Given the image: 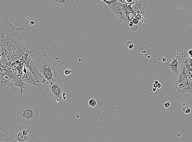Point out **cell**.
<instances>
[{"label": "cell", "instance_id": "e575fe53", "mask_svg": "<svg viewBox=\"0 0 192 142\" xmlns=\"http://www.w3.org/2000/svg\"><path fill=\"white\" fill-rule=\"evenodd\" d=\"M159 83V81H157V80H155V81H154V83H155V84H158V83Z\"/></svg>", "mask_w": 192, "mask_h": 142}, {"label": "cell", "instance_id": "d6986e66", "mask_svg": "<svg viewBox=\"0 0 192 142\" xmlns=\"http://www.w3.org/2000/svg\"><path fill=\"white\" fill-rule=\"evenodd\" d=\"M136 14L133 11H129L128 13V17L129 20L131 22L134 19L136 18Z\"/></svg>", "mask_w": 192, "mask_h": 142}, {"label": "cell", "instance_id": "484cf974", "mask_svg": "<svg viewBox=\"0 0 192 142\" xmlns=\"http://www.w3.org/2000/svg\"><path fill=\"white\" fill-rule=\"evenodd\" d=\"M164 105L165 108H168L170 106L171 103H170L169 102H165Z\"/></svg>", "mask_w": 192, "mask_h": 142}, {"label": "cell", "instance_id": "f1b7e54d", "mask_svg": "<svg viewBox=\"0 0 192 142\" xmlns=\"http://www.w3.org/2000/svg\"><path fill=\"white\" fill-rule=\"evenodd\" d=\"M188 53L190 57L192 58V49L189 50L188 51Z\"/></svg>", "mask_w": 192, "mask_h": 142}, {"label": "cell", "instance_id": "30bf717a", "mask_svg": "<svg viewBox=\"0 0 192 142\" xmlns=\"http://www.w3.org/2000/svg\"><path fill=\"white\" fill-rule=\"evenodd\" d=\"M131 4L133 12L135 14L139 11L146 12L148 11L146 0H134V2L131 3Z\"/></svg>", "mask_w": 192, "mask_h": 142}, {"label": "cell", "instance_id": "836d02e7", "mask_svg": "<svg viewBox=\"0 0 192 142\" xmlns=\"http://www.w3.org/2000/svg\"><path fill=\"white\" fill-rule=\"evenodd\" d=\"M153 86L154 87H155V88H157V84H155V83H154V84H153Z\"/></svg>", "mask_w": 192, "mask_h": 142}, {"label": "cell", "instance_id": "ffe728a7", "mask_svg": "<svg viewBox=\"0 0 192 142\" xmlns=\"http://www.w3.org/2000/svg\"><path fill=\"white\" fill-rule=\"evenodd\" d=\"M66 1L68 3L70 8H71V7L72 6L74 8H75V6L76 5V4L74 0H66Z\"/></svg>", "mask_w": 192, "mask_h": 142}, {"label": "cell", "instance_id": "83f0119b", "mask_svg": "<svg viewBox=\"0 0 192 142\" xmlns=\"http://www.w3.org/2000/svg\"><path fill=\"white\" fill-rule=\"evenodd\" d=\"M127 46L128 47L129 49L130 50H132V49L134 48V45L133 44V43H132V44L129 45L128 46Z\"/></svg>", "mask_w": 192, "mask_h": 142}, {"label": "cell", "instance_id": "5b68a950", "mask_svg": "<svg viewBox=\"0 0 192 142\" xmlns=\"http://www.w3.org/2000/svg\"><path fill=\"white\" fill-rule=\"evenodd\" d=\"M11 142H33L36 141V134L34 130L26 126L17 125L14 127L9 133Z\"/></svg>", "mask_w": 192, "mask_h": 142}, {"label": "cell", "instance_id": "52a82bcc", "mask_svg": "<svg viewBox=\"0 0 192 142\" xmlns=\"http://www.w3.org/2000/svg\"><path fill=\"white\" fill-rule=\"evenodd\" d=\"M25 30L24 27L17 28L13 26L8 19L4 20L0 25L1 42L7 41L9 36Z\"/></svg>", "mask_w": 192, "mask_h": 142}, {"label": "cell", "instance_id": "44dd1931", "mask_svg": "<svg viewBox=\"0 0 192 142\" xmlns=\"http://www.w3.org/2000/svg\"><path fill=\"white\" fill-rule=\"evenodd\" d=\"M88 103L91 107H94L96 105L97 102L95 99H92L89 101Z\"/></svg>", "mask_w": 192, "mask_h": 142}, {"label": "cell", "instance_id": "8992f818", "mask_svg": "<svg viewBox=\"0 0 192 142\" xmlns=\"http://www.w3.org/2000/svg\"><path fill=\"white\" fill-rule=\"evenodd\" d=\"M29 68L36 81V86L38 88L39 93L42 94V98L45 99L48 97L51 84L40 73L34 61L32 60L31 61Z\"/></svg>", "mask_w": 192, "mask_h": 142}, {"label": "cell", "instance_id": "ac0fdd59", "mask_svg": "<svg viewBox=\"0 0 192 142\" xmlns=\"http://www.w3.org/2000/svg\"><path fill=\"white\" fill-rule=\"evenodd\" d=\"M181 67H182L183 72H184L185 75L187 76V77L191 74V71H190L189 65L188 64H186V63L181 64Z\"/></svg>", "mask_w": 192, "mask_h": 142}, {"label": "cell", "instance_id": "d4e9b609", "mask_svg": "<svg viewBox=\"0 0 192 142\" xmlns=\"http://www.w3.org/2000/svg\"><path fill=\"white\" fill-rule=\"evenodd\" d=\"M4 137V135H3L1 132H0V142L5 141V139H3Z\"/></svg>", "mask_w": 192, "mask_h": 142}, {"label": "cell", "instance_id": "5bb4252c", "mask_svg": "<svg viewBox=\"0 0 192 142\" xmlns=\"http://www.w3.org/2000/svg\"><path fill=\"white\" fill-rule=\"evenodd\" d=\"M177 59L181 64L186 63L189 65L192 64V58L189 56L188 52H182L179 54Z\"/></svg>", "mask_w": 192, "mask_h": 142}, {"label": "cell", "instance_id": "d6a6232c", "mask_svg": "<svg viewBox=\"0 0 192 142\" xmlns=\"http://www.w3.org/2000/svg\"><path fill=\"white\" fill-rule=\"evenodd\" d=\"M156 90H157L156 88H155V87H153V88L152 89V91H153V92H156Z\"/></svg>", "mask_w": 192, "mask_h": 142}, {"label": "cell", "instance_id": "4fadbf2b", "mask_svg": "<svg viewBox=\"0 0 192 142\" xmlns=\"http://www.w3.org/2000/svg\"><path fill=\"white\" fill-rule=\"evenodd\" d=\"M180 63L177 58H173L171 63L166 64V66L169 69L171 70L176 75H179L180 73V71H179V67Z\"/></svg>", "mask_w": 192, "mask_h": 142}, {"label": "cell", "instance_id": "6da1fadb", "mask_svg": "<svg viewBox=\"0 0 192 142\" xmlns=\"http://www.w3.org/2000/svg\"><path fill=\"white\" fill-rule=\"evenodd\" d=\"M20 35L22 39L26 41L27 51L29 55L39 50H46L49 52H52L57 47L48 31L42 28L31 30L25 29V30L20 32Z\"/></svg>", "mask_w": 192, "mask_h": 142}, {"label": "cell", "instance_id": "277c9868", "mask_svg": "<svg viewBox=\"0 0 192 142\" xmlns=\"http://www.w3.org/2000/svg\"><path fill=\"white\" fill-rule=\"evenodd\" d=\"M22 40L20 33L11 35L7 39L9 52L8 59L11 64L14 62V58L17 57L18 59H21L27 53V48L22 44Z\"/></svg>", "mask_w": 192, "mask_h": 142}, {"label": "cell", "instance_id": "1f68e13d", "mask_svg": "<svg viewBox=\"0 0 192 142\" xmlns=\"http://www.w3.org/2000/svg\"><path fill=\"white\" fill-rule=\"evenodd\" d=\"M66 94L65 93V92H64V93L63 94V95H62V98H63V99H64V100H65L66 99Z\"/></svg>", "mask_w": 192, "mask_h": 142}, {"label": "cell", "instance_id": "3957f363", "mask_svg": "<svg viewBox=\"0 0 192 142\" xmlns=\"http://www.w3.org/2000/svg\"><path fill=\"white\" fill-rule=\"evenodd\" d=\"M39 115L38 106L32 103L20 105L16 113L17 121L28 125L36 123L39 120Z\"/></svg>", "mask_w": 192, "mask_h": 142}, {"label": "cell", "instance_id": "f546056e", "mask_svg": "<svg viewBox=\"0 0 192 142\" xmlns=\"http://www.w3.org/2000/svg\"><path fill=\"white\" fill-rule=\"evenodd\" d=\"M125 1L128 3H131L134 2V0H125Z\"/></svg>", "mask_w": 192, "mask_h": 142}, {"label": "cell", "instance_id": "2e32d148", "mask_svg": "<svg viewBox=\"0 0 192 142\" xmlns=\"http://www.w3.org/2000/svg\"><path fill=\"white\" fill-rule=\"evenodd\" d=\"M52 5L57 6L60 7H64L67 9L69 6L66 0H51Z\"/></svg>", "mask_w": 192, "mask_h": 142}, {"label": "cell", "instance_id": "7402d4cb", "mask_svg": "<svg viewBox=\"0 0 192 142\" xmlns=\"http://www.w3.org/2000/svg\"><path fill=\"white\" fill-rule=\"evenodd\" d=\"M183 111L184 113L186 114H189L191 112V109L189 106H185L183 107Z\"/></svg>", "mask_w": 192, "mask_h": 142}, {"label": "cell", "instance_id": "9a60e30c", "mask_svg": "<svg viewBox=\"0 0 192 142\" xmlns=\"http://www.w3.org/2000/svg\"><path fill=\"white\" fill-rule=\"evenodd\" d=\"M27 84V83L24 82L21 76H16V79H15V83H14V88L16 86L19 87L21 90V94L24 93V89H25L26 86Z\"/></svg>", "mask_w": 192, "mask_h": 142}, {"label": "cell", "instance_id": "603a6c76", "mask_svg": "<svg viewBox=\"0 0 192 142\" xmlns=\"http://www.w3.org/2000/svg\"><path fill=\"white\" fill-rule=\"evenodd\" d=\"M72 73V71L71 70L65 69L64 71V73L65 75H71V73Z\"/></svg>", "mask_w": 192, "mask_h": 142}, {"label": "cell", "instance_id": "7c38bea8", "mask_svg": "<svg viewBox=\"0 0 192 142\" xmlns=\"http://www.w3.org/2000/svg\"><path fill=\"white\" fill-rule=\"evenodd\" d=\"M174 86L179 93L186 94L190 92L188 84L184 83L179 77H178L177 80L175 81Z\"/></svg>", "mask_w": 192, "mask_h": 142}, {"label": "cell", "instance_id": "9c48e42d", "mask_svg": "<svg viewBox=\"0 0 192 142\" xmlns=\"http://www.w3.org/2000/svg\"><path fill=\"white\" fill-rule=\"evenodd\" d=\"M15 80L7 75H1V94H7L12 88H14Z\"/></svg>", "mask_w": 192, "mask_h": 142}, {"label": "cell", "instance_id": "e0dca14e", "mask_svg": "<svg viewBox=\"0 0 192 142\" xmlns=\"http://www.w3.org/2000/svg\"><path fill=\"white\" fill-rule=\"evenodd\" d=\"M186 17L188 22V24L191 26V27L192 28V5L191 8L186 14Z\"/></svg>", "mask_w": 192, "mask_h": 142}, {"label": "cell", "instance_id": "ba28073f", "mask_svg": "<svg viewBox=\"0 0 192 142\" xmlns=\"http://www.w3.org/2000/svg\"><path fill=\"white\" fill-rule=\"evenodd\" d=\"M66 81H67V80L63 78L61 80L52 84L49 92L48 94V97L53 99L55 102L61 104L62 95L66 89L64 85V82Z\"/></svg>", "mask_w": 192, "mask_h": 142}, {"label": "cell", "instance_id": "4dcf8cb0", "mask_svg": "<svg viewBox=\"0 0 192 142\" xmlns=\"http://www.w3.org/2000/svg\"><path fill=\"white\" fill-rule=\"evenodd\" d=\"M157 88H158V89H160V88L162 87V84H161V83H160V82H159V83H158V84H157Z\"/></svg>", "mask_w": 192, "mask_h": 142}, {"label": "cell", "instance_id": "8fae6325", "mask_svg": "<svg viewBox=\"0 0 192 142\" xmlns=\"http://www.w3.org/2000/svg\"><path fill=\"white\" fill-rule=\"evenodd\" d=\"M21 77L23 81L27 84H31L34 86H36V81L34 78L30 71L29 67L24 66Z\"/></svg>", "mask_w": 192, "mask_h": 142}, {"label": "cell", "instance_id": "7a4b0ae2", "mask_svg": "<svg viewBox=\"0 0 192 142\" xmlns=\"http://www.w3.org/2000/svg\"><path fill=\"white\" fill-rule=\"evenodd\" d=\"M34 61L40 73L51 84L64 78L54 68L51 61L46 55H38L34 59Z\"/></svg>", "mask_w": 192, "mask_h": 142}, {"label": "cell", "instance_id": "4316f807", "mask_svg": "<svg viewBox=\"0 0 192 142\" xmlns=\"http://www.w3.org/2000/svg\"><path fill=\"white\" fill-rule=\"evenodd\" d=\"M132 21L134 24H137L139 22V20L138 19H137V18H135Z\"/></svg>", "mask_w": 192, "mask_h": 142}, {"label": "cell", "instance_id": "cb8c5ba5", "mask_svg": "<svg viewBox=\"0 0 192 142\" xmlns=\"http://www.w3.org/2000/svg\"><path fill=\"white\" fill-rule=\"evenodd\" d=\"M138 28V26L137 24H134L132 26L130 27L131 30L133 31H135L137 30Z\"/></svg>", "mask_w": 192, "mask_h": 142}]
</instances>
